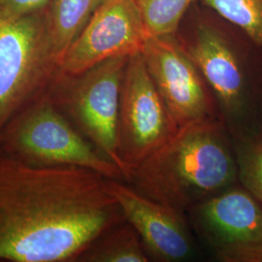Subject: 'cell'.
<instances>
[{
  "mask_svg": "<svg viewBox=\"0 0 262 262\" xmlns=\"http://www.w3.org/2000/svg\"><path fill=\"white\" fill-rule=\"evenodd\" d=\"M124 221L98 172L36 166L0 152V261H76Z\"/></svg>",
  "mask_w": 262,
  "mask_h": 262,
  "instance_id": "6da1fadb",
  "label": "cell"
},
{
  "mask_svg": "<svg viewBox=\"0 0 262 262\" xmlns=\"http://www.w3.org/2000/svg\"><path fill=\"white\" fill-rule=\"evenodd\" d=\"M127 182L183 214L239 182L234 145L222 121L190 123L133 170Z\"/></svg>",
  "mask_w": 262,
  "mask_h": 262,
  "instance_id": "7a4b0ae2",
  "label": "cell"
},
{
  "mask_svg": "<svg viewBox=\"0 0 262 262\" xmlns=\"http://www.w3.org/2000/svg\"><path fill=\"white\" fill-rule=\"evenodd\" d=\"M0 152L36 166H77L125 181L122 170L56 108L47 91L6 125L0 137Z\"/></svg>",
  "mask_w": 262,
  "mask_h": 262,
  "instance_id": "3957f363",
  "label": "cell"
},
{
  "mask_svg": "<svg viewBox=\"0 0 262 262\" xmlns=\"http://www.w3.org/2000/svg\"><path fill=\"white\" fill-rule=\"evenodd\" d=\"M58 68L47 8L16 16L0 0V137L18 113L47 91Z\"/></svg>",
  "mask_w": 262,
  "mask_h": 262,
  "instance_id": "277c9868",
  "label": "cell"
},
{
  "mask_svg": "<svg viewBox=\"0 0 262 262\" xmlns=\"http://www.w3.org/2000/svg\"><path fill=\"white\" fill-rule=\"evenodd\" d=\"M128 57L109 58L78 75H67L58 69L47 89L56 108L123 175L118 150V124Z\"/></svg>",
  "mask_w": 262,
  "mask_h": 262,
  "instance_id": "5b68a950",
  "label": "cell"
},
{
  "mask_svg": "<svg viewBox=\"0 0 262 262\" xmlns=\"http://www.w3.org/2000/svg\"><path fill=\"white\" fill-rule=\"evenodd\" d=\"M142 53L128 57L121 89L118 150L125 181L178 131Z\"/></svg>",
  "mask_w": 262,
  "mask_h": 262,
  "instance_id": "8992f818",
  "label": "cell"
},
{
  "mask_svg": "<svg viewBox=\"0 0 262 262\" xmlns=\"http://www.w3.org/2000/svg\"><path fill=\"white\" fill-rule=\"evenodd\" d=\"M199 232L223 262H262V203L234 185L191 209Z\"/></svg>",
  "mask_w": 262,
  "mask_h": 262,
  "instance_id": "52a82bcc",
  "label": "cell"
},
{
  "mask_svg": "<svg viewBox=\"0 0 262 262\" xmlns=\"http://www.w3.org/2000/svg\"><path fill=\"white\" fill-rule=\"evenodd\" d=\"M147 39L136 0H103L58 69L67 75L81 74L109 58L141 53Z\"/></svg>",
  "mask_w": 262,
  "mask_h": 262,
  "instance_id": "ba28073f",
  "label": "cell"
},
{
  "mask_svg": "<svg viewBox=\"0 0 262 262\" xmlns=\"http://www.w3.org/2000/svg\"><path fill=\"white\" fill-rule=\"evenodd\" d=\"M141 53L178 128L214 119L207 83L177 35L148 38Z\"/></svg>",
  "mask_w": 262,
  "mask_h": 262,
  "instance_id": "9c48e42d",
  "label": "cell"
},
{
  "mask_svg": "<svg viewBox=\"0 0 262 262\" xmlns=\"http://www.w3.org/2000/svg\"><path fill=\"white\" fill-rule=\"evenodd\" d=\"M107 187L123 216L140 236L145 249L160 261H181L192 251L182 214L143 195L122 180L107 178Z\"/></svg>",
  "mask_w": 262,
  "mask_h": 262,
  "instance_id": "30bf717a",
  "label": "cell"
},
{
  "mask_svg": "<svg viewBox=\"0 0 262 262\" xmlns=\"http://www.w3.org/2000/svg\"><path fill=\"white\" fill-rule=\"evenodd\" d=\"M103 0H51L48 28L58 64Z\"/></svg>",
  "mask_w": 262,
  "mask_h": 262,
  "instance_id": "8fae6325",
  "label": "cell"
},
{
  "mask_svg": "<svg viewBox=\"0 0 262 262\" xmlns=\"http://www.w3.org/2000/svg\"><path fill=\"white\" fill-rule=\"evenodd\" d=\"M76 261L147 262L149 256L137 231L124 221L99 235Z\"/></svg>",
  "mask_w": 262,
  "mask_h": 262,
  "instance_id": "7c38bea8",
  "label": "cell"
},
{
  "mask_svg": "<svg viewBox=\"0 0 262 262\" xmlns=\"http://www.w3.org/2000/svg\"><path fill=\"white\" fill-rule=\"evenodd\" d=\"M147 36H174L182 19L196 0H136Z\"/></svg>",
  "mask_w": 262,
  "mask_h": 262,
  "instance_id": "4fadbf2b",
  "label": "cell"
},
{
  "mask_svg": "<svg viewBox=\"0 0 262 262\" xmlns=\"http://www.w3.org/2000/svg\"><path fill=\"white\" fill-rule=\"evenodd\" d=\"M262 48V0H200Z\"/></svg>",
  "mask_w": 262,
  "mask_h": 262,
  "instance_id": "5bb4252c",
  "label": "cell"
},
{
  "mask_svg": "<svg viewBox=\"0 0 262 262\" xmlns=\"http://www.w3.org/2000/svg\"><path fill=\"white\" fill-rule=\"evenodd\" d=\"M233 145L239 183L262 203V133L235 136Z\"/></svg>",
  "mask_w": 262,
  "mask_h": 262,
  "instance_id": "9a60e30c",
  "label": "cell"
},
{
  "mask_svg": "<svg viewBox=\"0 0 262 262\" xmlns=\"http://www.w3.org/2000/svg\"><path fill=\"white\" fill-rule=\"evenodd\" d=\"M11 14L25 16L46 9L51 0H1Z\"/></svg>",
  "mask_w": 262,
  "mask_h": 262,
  "instance_id": "2e32d148",
  "label": "cell"
},
{
  "mask_svg": "<svg viewBox=\"0 0 262 262\" xmlns=\"http://www.w3.org/2000/svg\"><path fill=\"white\" fill-rule=\"evenodd\" d=\"M259 133H262V115H261V121H260V129H259Z\"/></svg>",
  "mask_w": 262,
  "mask_h": 262,
  "instance_id": "e0dca14e",
  "label": "cell"
}]
</instances>
